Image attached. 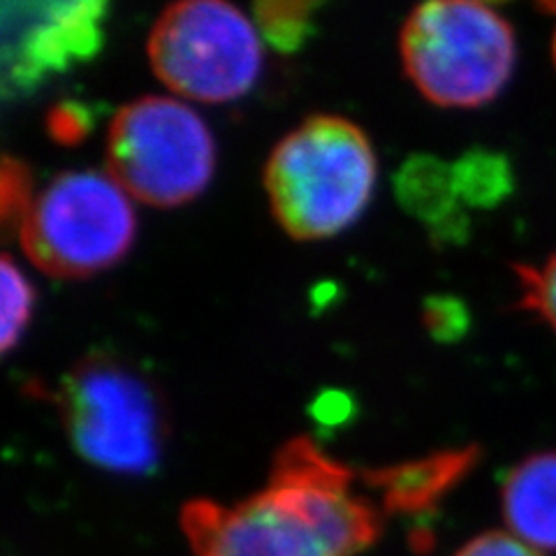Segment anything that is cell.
Listing matches in <instances>:
<instances>
[{
    "instance_id": "7a4b0ae2",
    "label": "cell",
    "mask_w": 556,
    "mask_h": 556,
    "mask_svg": "<svg viewBox=\"0 0 556 556\" xmlns=\"http://www.w3.org/2000/svg\"><path fill=\"white\" fill-rule=\"evenodd\" d=\"M376 172L362 128L341 116H311L269 155L265 186L274 218L292 239L334 237L364 214Z\"/></svg>"
},
{
    "instance_id": "ffe728a7",
    "label": "cell",
    "mask_w": 556,
    "mask_h": 556,
    "mask_svg": "<svg viewBox=\"0 0 556 556\" xmlns=\"http://www.w3.org/2000/svg\"><path fill=\"white\" fill-rule=\"evenodd\" d=\"M311 415L325 427H339L353 415V399L334 390L323 392L311 406Z\"/></svg>"
},
{
    "instance_id": "8992f818",
    "label": "cell",
    "mask_w": 556,
    "mask_h": 556,
    "mask_svg": "<svg viewBox=\"0 0 556 556\" xmlns=\"http://www.w3.org/2000/svg\"><path fill=\"white\" fill-rule=\"evenodd\" d=\"M59 406L79 455L104 471L147 476L161 462L165 425L159 396L137 371L93 355L63 378Z\"/></svg>"
},
{
    "instance_id": "9a60e30c",
    "label": "cell",
    "mask_w": 556,
    "mask_h": 556,
    "mask_svg": "<svg viewBox=\"0 0 556 556\" xmlns=\"http://www.w3.org/2000/svg\"><path fill=\"white\" fill-rule=\"evenodd\" d=\"M521 288V308L535 313L556 332V253H552L545 265L515 267Z\"/></svg>"
},
{
    "instance_id": "4fadbf2b",
    "label": "cell",
    "mask_w": 556,
    "mask_h": 556,
    "mask_svg": "<svg viewBox=\"0 0 556 556\" xmlns=\"http://www.w3.org/2000/svg\"><path fill=\"white\" fill-rule=\"evenodd\" d=\"M316 3H300V0H265L253 8L255 26L260 38H265L281 54L300 51L313 35V14Z\"/></svg>"
},
{
    "instance_id": "5bb4252c",
    "label": "cell",
    "mask_w": 556,
    "mask_h": 556,
    "mask_svg": "<svg viewBox=\"0 0 556 556\" xmlns=\"http://www.w3.org/2000/svg\"><path fill=\"white\" fill-rule=\"evenodd\" d=\"M35 290L26 274L14 265L10 255H3V329H0V345L10 353L20 343L33 316Z\"/></svg>"
},
{
    "instance_id": "6da1fadb",
    "label": "cell",
    "mask_w": 556,
    "mask_h": 556,
    "mask_svg": "<svg viewBox=\"0 0 556 556\" xmlns=\"http://www.w3.org/2000/svg\"><path fill=\"white\" fill-rule=\"evenodd\" d=\"M184 531L193 556H359L376 541L378 517L345 466L294 439L263 492L235 506L188 503Z\"/></svg>"
},
{
    "instance_id": "30bf717a",
    "label": "cell",
    "mask_w": 556,
    "mask_h": 556,
    "mask_svg": "<svg viewBox=\"0 0 556 556\" xmlns=\"http://www.w3.org/2000/svg\"><path fill=\"white\" fill-rule=\"evenodd\" d=\"M396 198L408 214L420 218L437 241H462L466 214L452 181V165L433 155H413L394 177Z\"/></svg>"
},
{
    "instance_id": "3957f363",
    "label": "cell",
    "mask_w": 556,
    "mask_h": 556,
    "mask_svg": "<svg viewBox=\"0 0 556 556\" xmlns=\"http://www.w3.org/2000/svg\"><path fill=\"white\" fill-rule=\"evenodd\" d=\"M402 61L429 102L450 110L482 108L513 77L515 30L490 5L437 0L410 12L402 30Z\"/></svg>"
},
{
    "instance_id": "ba28073f",
    "label": "cell",
    "mask_w": 556,
    "mask_h": 556,
    "mask_svg": "<svg viewBox=\"0 0 556 556\" xmlns=\"http://www.w3.org/2000/svg\"><path fill=\"white\" fill-rule=\"evenodd\" d=\"M108 3H5L3 5V86L5 93H28L51 75L91 61L104 40Z\"/></svg>"
},
{
    "instance_id": "8fae6325",
    "label": "cell",
    "mask_w": 556,
    "mask_h": 556,
    "mask_svg": "<svg viewBox=\"0 0 556 556\" xmlns=\"http://www.w3.org/2000/svg\"><path fill=\"white\" fill-rule=\"evenodd\" d=\"M478 457V447L441 452V455H433L425 462L376 471L369 480L386 494L390 508L415 510L429 506L431 501L445 494V490L471 471Z\"/></svg>"
},
{
    "instance_id": "ac0fdd59",
    "label": "cell",
    "mask_w": 556,
    "mask_h": 556,
    "mask_svg": "<svg viewBox=\"0 0 556 556\" xmlns=\"http://www.w3.org/2000/svg\"><path fill=\"white\" fill-rule=\"evenodd\" d=\"M455 556H543V552L521 543L513 533L490 531L468 541Z\"/></svg>"
},
{
    "instance_id": "52a82bcc",
    "label": "cell",
    "mask_w": 556,
    "mask_h": 556,
    "mask_svg": "<svg viewBox=\"0 0 556 556\" xmlns=\"http://www.w3.org/2000/svg\"><path fill=\"white\" fill-rule=\"evenodd\" d=\"M149 63L169 91L195 102L247 96L263 70V38L223 0L169 5L149 35Z\"/></svg>"
},
{
    "instance_id": "5b68a950",
    "label": "cell",
    "mask_w": 556,
    "mask_h": 556,
    "mask_svg": "<svg viewBox=\"0 0 556 556\" xmlns=\"http://www.w3.org/2000/svg\"><path fill=\"white\" fill-rule=\"evenodd\" d=\"M216 169V144L190 104L149 96L121 108L108 132V174L151 206H181L202 195Z\"/></svg>"
},
{
    "instance_id": "2e32d148",
    "label": "cell",
    "mask_w": 556,
    "mask_h": 556,
    "mask_svg": "<svg viewBox=\"0 0 556 556\" xmlns=\"http://www.w3.org/2000/svg\"><path fill=\"white\" fill-rule=\"evenodd\" d=\"M468 311L462 300L450 294H437L425 302V327L427 332L443 343H452L466 334Z\"/></svg>"
},
{
    "instance_id": "d6986e66",
    "label": "cell",
    "mask_w": 556,
    "mask_h": 556,
    "mask_svg": "<svg viewBox=\"0 0 556 556\" xmlns=\"http://www.w3.org/2000/svg\"><path fill=\"white\" fill-rule=\"evenodd\" d=\"M91 128V114L89 108L84 104L70 102V104H61L49 116V132L54 135L56 142L63 144H75L79 139L89 132Z\"/></svg>"
},
{
    "instance_id": "277c9868",
    "label": "cell",
    "mask_w": 556,
    "mask_h": 556,
    "mask_svg": "<svg viewBox=\"0 0 556 556\" xmlns=\"http://www.w3.org/2000/svg\"><path fill=\"white\" fill-rule=\"evenodd\" d=\"M16 232L35 267L86 278L128 255L137 216L132 198L110 174L63 172L35 193Z\"/></svg>"
},
{
    "instance_id": "9c48e42d",
    "label": "cell",
    "mask_w": 556,
    "mask_h": 556,
    "mask_svg": "<svg viewBox=\"0 0 556 556\" xmlns=\"http://www.w3.org/2000/svg\"><path fill=\"white\" fill-rule=\"evenodd\" d=\"M503 519L538 552H556V450L519 462L501 490Z\"/></svg>"
},
{
    "instance_id": "7c38bea8",
    "label": "cell",
    "mask_w": 556,
    "mask_h": 556,
    "mask_svg": "<svg viewBox=\"0 0 556 556\" xmlns=\"http://www.w3.org/2000/svg\"><path fill=\"white\" fill-rule=\"evenodd\" d=\"M452 181L466 206H496L513 190V172L501 153L473 149L452 165Z\"/></svg>"
},
{
    "instance_id": "e0dca14e",
    "label": "cell",
    "mask_w": 556,
    "mask_h": 556,
    "mask_svg": "<svg viewBox=\"0 0 556 556\" xmlns=\"http://www.w3.org/2000/svg\"><path fill=\"white\" fill-rule=\"evenodd\" d=\"M35 193H33V181H30V174L22 163H14V161H5L3 167V218L5 225H16L20 228V223L26 214L28 204L33 202Z\"/></svg>"
},
{
    "instance_id": "44dd1931",
    "label": "cell",
    "mask_w": 556,
    "mask_h": 556,
    "mask_svg": "<svg viewBox=\"0 0 556 556\" xmlns=\"http://www.w3.org/2000/svg\"><path fill=\"white\" fill-rule=\"evenodd\" d=\"M552 59H554V65H556V30H554V38H552Z\"/></svg>"
}]
</instances>
